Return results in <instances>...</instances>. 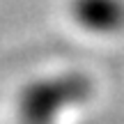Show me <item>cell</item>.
I'll list each match as a JSON object with an SVG mask.
<instances>
[{"mask_svg": "<svg viewBox=\"0 0 124 124\" xmlns=\"http://www.w3.org/2000/svg\"><path fill=\"white\" fill-rule=\"evenodd\" d=\"M74 16L87 30L113 32L124 25V2L122 0H76Z\"/></svg>", "mask_w": 124, "mask_h": 124, "instance_id": "6da1fadb", "label": "cell"}]
</instances>
